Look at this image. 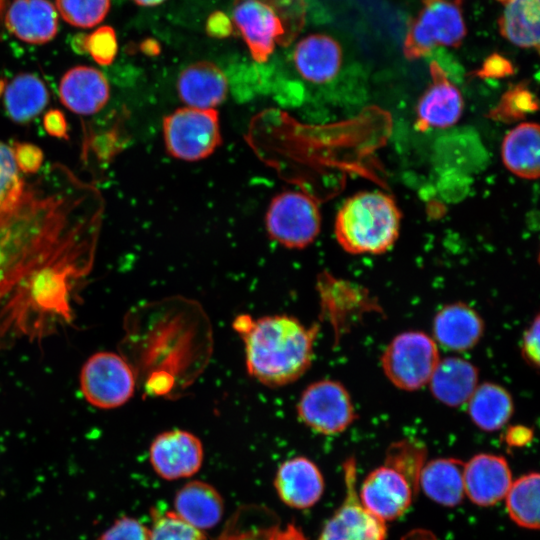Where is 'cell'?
<instances>
[{"mask_svg":"<svg viewBox=\"0 0 540 540\" xmlns=\"http://www.w3.org/2000/svg\"><path fill=\"white\" fill-rule=\"evenodd\" d=\"M7 30L29 44H44L58 32V12L49 0H13L5 15Z\"/></svg>","mask_w":540,"mask_h":540,"instance_id":"15","label":"cell"},{"mask_svg":"<svg viewBox=\"0 0 540 540\" xmlns=\"http://www.w3.org/2000/svg\"><path fill=\"white\" fill-rule=\"evenodd\" d=\"M167 152L183 161H199L215 152L221 143L218 113L215 109L182 107L163 120Z\"/></svg>","mask_w":540,"mask_h":540,"instance_id":"4","label":"cell"},{"mask_svg":"<svg viewBox=\"0 0 540 540\" xmlns=\"http://www.w3.org/2000/svg\"><path fill=\"white\" fill-rule=\"evenodd\" d=\"M440 360L435 341L420 331H408L392 339L381 356V366L396 387L414 391L429 380Z\"/></svg>","mask_w":540,"mask_h":540,"instance_id":"5","label":"cell"},{"mask_svg":"<svg viewBox=\"0 0 540 540\" xmlns=\"http://www.w3.org/2000/svg\"><path fill=\"white\" fill-rule=\"evenodd\" d=\"M536 108L537 101L533 98L532 92L524 86H517L507 91L492 115L501 120H515Z\"/></svg>","mask_w":540,"mask_h":540,"instance_id":"34","label":"cell"},{"mask_svg":"<svg viewBox=\"0 0 540 540\" xmlns=\"http://www.w3.org/2000/svg\"><path fill=\"white\" fill-rule=\"evenodd\" d=\"M44 129L58 138H67V123L63 113L57 109L48 111L43 118Z\"/></svg>","mask_w":540,"mask_h":540,"instance_id":"38","label":"cell"},{"mask_svg":"<svg viewBox=\"0 0 540 540\" xmlns=\"http://www.w3.org/2000/svg\"><path fill=\"white\" fill-rule=\"evenodd\" d=\"M479 372L459 357L440 359L430 380V390L440 402L457 407L468 402L478 386Z\"/></svg>","mask_w":540,"mask_h":540,"instance_id":"21","label":"cell"},{"mask_svg":"<svg viewBox=\"0 0 540 540\" xmlns=\"http://www.w3.org/2000/svg\"><path fill=\"white\" fill-rule=\"evenodd\" d=\"M296 409L304 424L325 435L343 432L356 419L349 392L343 384L330 379L319 380L307 386Z\"/></svg>","mask_w":540,"mask_h":540,"instance_id":"8","label":"cell"},{"mask_svg":"<svg viewBox=\"0 0 540 540\" xmlns=\"http://www.w3.org/2000/svg\"><path fill=\"white\" fill-rule=\"evenodd\" d=\"M401 211L380 191H362L348 198L335 219L339 245L351 254H381L398 238Z\"/></svg>","mask_w":540,"mask_h":540,"instance_id":"2","label":"cell"},{"mask_svg":"<svg viewBox=\"0 0 540 540\" xmlns=\"http://www.w3.org/2000/svg\"><path fill=\"white\" fill-rule=\"evenodd\" d=\"M468 413L473 423L484 431H496L511 418L513 399L502 386L485 382L478 385L468 400Z\"/></svg>","mask_w":540,"mask_h":540,"instance_id":"26","label":"cell"},{"mask_svg":"<svg viewBox=\"0 0 540 540\" xmlns=\"http://www.w3.org/2000/svg\"><path fill=\"white\" fill-rule=\"evenodd\" d=\"M59 96L74 113L91 115L100 111L109 99V84L104 74L89 66H76L61 78Z\"/></svg>","mask_w":540,"mask_h":540,"instance_id":"18","label":"cell"},{"mask_svg":"<svg viewBox=\"0 0 540 540\" xmlns=\"http://www.w3.org/2000/svg\"><path fill=\"white\" fill-rule=\"evenodd\" d=\"M174 513L185 523L198 529H210L218 524L224 512L223 499L208 483L191 481L176 494Z\"/></svg>","mask_w":540,"mask_h":540,"instance_id":"22","label":"cell"},{"mask_svg":"<svg viewBox=\"0 0 540 540\" xmlns=\"http://www.w3.org/2000/svg\"><path fill=\"white\" fill-rule=\"evenodd\" d=\"M77 51H84L100 65H109L116 57L118 44L116 33L110 26H102L88 35L76 37Z\"/></svg>","mask_w":540,"mask_h":540,"instance_id":"31","label":"cell"},{"mask_svg":"<svg viewBox=\"0 0 540 540\" xmlns=\"http://www.w3.org/2000/svg\"><path fill=\"white\" fill-rule=\"evenodd\" d=\"M48 103V91L43 81L31 73L15 76L6 86L4 104L16 123H27L41 113Z\"/></svg>","mask_w":540,"mask_h":540,"instance_id":"27","label":"cell"},{"mask_svg":"<svg viewBox=\"0 0 540 540\" xmlns=\"http://www.w3.org/2000/svg\"><path fill=\"white\" fill-rule=\"evenodd\" d=\"M269 236L287 248L302 249L310 245L321 228L316 202L298 191L278 194L269 204L265 216Z\"/></svg>","mask_w":540,"mask_h":540,"instance_id":"6","label":"cell"},{"mask_svg":"<svg viewBox=\"0 0 540 540\" xmlns=\"http://www.w3.org/2000/svg\"><path fill=\"white\" fill-rule=\"evenodd\" d=\"M503 5L498 19L501 36L511 44L539 50L540 0H496Z\"/></svg>","mask_w":540,"mask_h":540,"instance_id":"25","label":"cell"},{"mask_svg":"<svg viewBox=\"0 0 540 540\" xmlns=\"http://www.w3.org/2000/svg\"><path fill=\"white\" fill-rule=\"evenodd\" d=\"M13 151L20 171L35 173L40 169L43 162V153L38 147L28 143H17Z\"/></svg>","mask_w":540,"mask_h":540,"instance_id":"36","label":"cell"},{"mask_svg":"<svg viewBox=\"0 0 540 540\" xmlns=\"http://www.w3.org/2000/svg\"><path fill=\"white\" fill-rule=\"evenodd\" d=\"M130 364L113 352H98L84 363L80 386L86 400L99 408L112 409L125 404L135 389Z\"/></svg>","mask_w":540,"mask_h":540,"instance_id":"7","label":"cell"},{"mask_svg":"<svg viewBox=\"0 0 540 540\" xmlns=\"http://www.w3.org/2000/svg\"><path fill=\"white\" fill-rule=\"evenodd\" d=\"M464 462L455 458H439L425 463L419 486L431 500L445 507H454L464 498Z\"/></svg>","mask_w":540,"mask_h":540,"instance_id":"24","label":"cell"},{"mask_svg":"<svg viewBox=\"0 0 540 540\" xmlns=\"http://www.w3.org/2000/svg\"><path fill=\"white\" fill-rule=\"evenodd\" d=\"M461 1V0H460Z\"/></svg>","mask_w":540,"mask_h":540,"instance_id":"45","label":"cell"},{"mask_svg":"<svg viewBox=\"0 0 540 540\" xmlns=\"http://www.w3.org/2000/svg\"><path fill=\"white\" fill-rule=\"evenodd\" d=\"M177 92L188 107L215 109L226 99L228 80L222 69L214 63L198 61L180 72Z\"/></svg>","mask_w":540,"mask_h":540,"instance_id":"16","label":"cell"},{"mask_svg":"<svg viewBox=\"0 0 540 540\" xmlns=\"http://www.w3.org/2000/svg\"><path fill=\"white\" fill-rule=\"evenodd\" d=\"M433 332L443 347L452 351H466L480 341L484 333V322L472 307L456 302L437 312Z\"/></svg>","mask_w":540,"mask_h":540,"instance_id":"20","label":"cell"},{"mask_svg":"<svg viewBox=\"0 0 540 540\" xmlns=\"http://www.w3.org/2000/svg\"><path fill=\"white\" fill-rule=\"evenodd\" d=\"M136 4L140 6H155L159 5L165 0H133Z\"/></svg>","mask_w":540,"mask_h":540,"instance_id":"44","label":"cell"},{"mask_svg":"<svg viewBox=\"0 0 540 540\" xmlns=\"http://www.w3.org/2000/svg\"><path fill=\"white\" fill-rule=\"evenodd\" d=\"M293 60L305 80L323 84L333 80L342 64V49L338 41L326 34H311L296 45Z\"/></svg>","mask_w":540,"mask_h":540,"instance_id":"19","label":"cell"},{"mask_svg":"<svg viewBox=\"0 0 540 540\" xmlns=\"http://www.w3.org/2000/svg\"><path fill=\"white\" fill-rule=\"evenodd\" d=\"M245 345L246 368L251 377L269 387L288 385L310 367L318 325L306 327L298 319L276 314L234 323Z\"/></svg>","mask_w":540,"mask_h":540,"instance_id":"1","label":"cell"},{"mask_svg":"<svg viewBox=\"0 0 540 540\" xmlns=\"http://www.w3.org/2000/svg\"><path fill=\"white\" fill-rule=\"evenodd\" d=\"M467 34L460 0H422L403 41V54L417 60L437 47H458Z\"/></svg>","mask_w":540,"mask_h":540,"instance_id":"3","label":"cell"},{"mask_svg":"<svg viewBox=\"0 0 540 540\" xmlns=\"http://www.w3.org/2000/svg\"><path fill=\"white\" fill-rule=\"evenodd\" d=\"M464 490L476 505L488 507L505 498L512 473L502 456L480 453L464 463Z\"/></svg>","mask_w":540,"mask_h":540,"instance_id":"14","label":"cell"},{"mask_svg":"<svg viewBox=\"0 0 540 540\" xmlns=\"http://www.w3.org/2000/svg\"><path fill=\"white\" fill-rule=\"evenodd\" d=\"M343 468L344 501L326 523L318 540H385V521L371 514L360 502L356 490L355 459H347Z\"/></svg>","mask_w":540,"mask_h":540,"instance_id":"10","label":"cell"},{"mask_svg":"<svg viewBox=\"0 0 540 540\" xmlns=\"http://www.w3.org/2000/svg\"><path fill=\"white\" fill-rule=\"evenodd\" d=\"M511 70L512 66L507 59L498 55H493L485 61L481 74L485 76H502L509 73Z\"/></svg>","mask_w":540,"mask_h":540,"instance_id":"40","label":"cell"},{"mask_svg":"<svg viewBox=\"0 0 540 540\" xmlns=\"http://www.w3.org/2000/svg\"><path fill=\"white\" fill-rule=\"evenodd\" d=\"M269 540H306L303 533L293 524H289L285 529L273 531Z\"/></svg>","mask_w":540,"mask_h":540,"instance_id":"42","label":"cell"},{"mask_svg":"<svg viewBox=\"0 0 540 540\" xmlns=\"http://www.w3.org/2000/svg\"><path fill=\"white\" fill-rule=\"evenodd\" d=\"M275 488L288 506L305 509L313 506L322 496L324 480L318 467L305 457L289 459L281 464Z\"/></svg>","mask_w":540,"mask_h":540,"instance_id":"17","label":"cell"},{"mask_svg":"<svg viewBox=\"0 0 540 540\" xmlns=\"http://www.w3.org/2000/svg\"><path fill=\"white\" fill-rule=\"evenodd\" d=\"M24 186L13 148L0 142V209L16 201Z\"/></svg>","mask_w":540,"mask_h":540,"instance_id":"32","label":"cell"},{"mask_svg":"<svg viewBox=\"0 0 540 540\" xmlns=\"http://www.w3.org/2000/svg\"><path fill=\"white\" fill-rule=\"evenodd\" d=\"M231 28L228 18L222 12L211 14L207 21V31L213 36H226Z\"/></svg>","mask_w":540,"mask_h":540,"instance_id":"41","label":"cell"},{"mask_svg":"<svg viewBox=\"0 0 540 540\" xmlns=\"http://www.w3.org/2000/svg\"><path fill=\"white\" fill-rule=\"evenodd\" d=\"M151 531L137 519L124 516L115 521L99 540H150Z\"/></svg>","mask_w":540,"mask_h":540,"instance_id":"35","label":"cell"},{"mask_svg":"<svg viewBox=\"0 0 540 540\" xmlns=\"http://www.w3.org/2000/svg\"><path fill=\"white\" fill-rule=\"evenodd\" d=\"M417 492L402 474L384 464L367 475L358 496L364 508L387 521L403 515Z\"/></svg>","mask_w":540,"mask_h":540,"instance_id":"11","label":"cell"},{"mask_svg":"<svg viewBox=\"0 0 540 540\" xmlns=\"http://www.w3.org/2000/svg\"><path fill=\"white\" fill-rule=\"evenodd\" d=\"M510 518L519 526L539 528V474H525L512 482L506 496Z\"/></svg>","mask_w":540,"mask_h":540,"instance_id":"28","label":"cell"},{"mask_svg":"<svg viewBox=\"0 0 540 540\" xmlns=\"http://www.w3.org/2000/svg\"><path fill=\"white\" fill-rule=\"evenodd\" d=\"M56 10L68 24L78 28H91L108 14L110 0H55Z\"/></svg>","mask_w":540,"mask_h":540,"instance_id":"30","label":"cell"},{"mask_svg":"<svg viewBox=\"0 0 540 540\" xmlns=\"http://www.w3.org/2000/svg\"><path fill=\"white\" fill-rule=\"evenodd\" d=\"M431 82L416 109V125L421 130L447 128L458 122L463 112L460 90L447 77L438 62L430 63Z\"/></svg>","mask_w":540,"mask_h":540,"instance_id":"13","label":"cell"},{"mask_svg":"<svg viewBox=\"0 0 540 540\" xmlns=\"http://www.w3.org/2000/svg\"><path fill=\"white\" fill-rule=\"evenodd\" d=\"M539 316L537 315L523 334L521 354L532 367L539 366Z\"/></svg>","mask_w":540,"mask_h":540,"instance_id":"37","label":"cell"},{"mask_svg":"<svg viewBox=\"0 0 540 540\" xmlns=\"http://www.w3.org/2000/svg\"><path fill=\"white\" fill-rule=\"evenodd\" d=\"M540 132L537 123L524 122L512 128L501 145V159L514 175L534 180L539 177Z\"/></svg>","mask_w":540,"mask_h":540,"instance_id":"23","label":"cell"},{"mask_svg":"<svg viewBox=\"0 0 540 540\" xmlns=\"http://www.w3.org/2000/svg\"><path fill=\"white\" fill-rule=\"evenodd\" d=\"M401 540H438L430 531L415 529L407 533Z\"/></svg>","mask_w":540,"mask_h":540,"instance_id":"43","label":"cell"},{"mask_svg":"<svg viewBox=\"0 0 540 540\" xmlns=\"http://www.w3.org/2000/svg\"><path fill=\"white\" fill-rule=\"evenodd\" d=\"M150 540H204L200 530L181 520L174 512H153Z\"/></svg>","mask_w":540,"mask_h":540,"instance_id":"33","label":"cell"},{"mask_svg":"<svg viewBox=\"0 0 540 540\" xmlns=\"http://www.w3.org/2000/svg\"><path fill=\"white\" fill-rule=\"evenodd\" d=\"M425 459V447L419 442L406 439L388 447L384 464L402 474L418 491L420 472Z\"/></svg>","mask_w":540,"mask_h":540,"instance_id":"29","label":"cell"},{"mask_svg":"<svg viewBox=\"0 0 540 540\" xmlns=\"http://www.w3.org/2000/svg\"><path fill=\"white\" fill-rule=\"evenodd\" d=\"M274 0H236L233 21L257 62H265L277 42L289 37L285 18Z\"/></svg>","mask_w":540,"mask_h":540,"instance_id":"9","label":"cell"},{"mask_svg":"<svg viewBox=\"0 0 540 540\" xmlns=\"http://www.w3.org/2000/svg\"><path fill=\"white\" fill-rule=\"evenodd\" d=\"M533 431L529 427L517 425L511 426L505 433V441L509 446L522 447L531 442Z\"/></svg>","mask_w":540,"mask_h":540,"instance_id":"39","label":"cell"},{"mask_svg":"<svg viewBox=\"0 0 540 540\" xmlns=\"http://www.w3.org/2000/svg\"><path fill=\"white\" fill-rule=\"evenodd\" d=\"M150 462L155 472L167 480L190 477L203 462L198 437L184 430H170L155 437L150 446Z\"/></svg>","mask_w":540,"mask_h":540,"instance_id":"12","label":"cell"}]
</instances>
